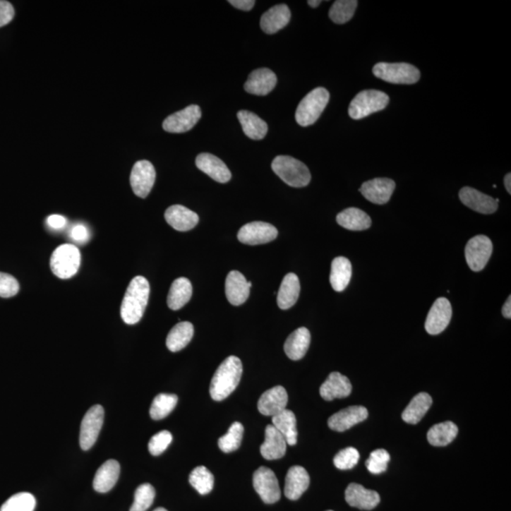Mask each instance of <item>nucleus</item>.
Here are the masks:
<instances>
[{
	"label": "nucleus",
	"mask_w": 511,
	"mask_h": 511,
	"mask_svg": "<svg viewBox=\"0 0 511 511\" xmlns=\"http://www.w3.org/2000/svg\"><path fill=\"white\" fill-rule=\"evenodd\" d=\"M36 505V500L32 494L20 493L10 497L2 505L0 511H33Z\"/></svg>",
	"instance_id": "43"
},
{
	"label": "nucleus",
	"mask_w": 511,
	"mask_h": 511,
	"mask_svg": "<svg viewBox=\"0 0 511 511\" xmlns=\"http://www.w3.org/2000/svg\"><path fill=\"white\" fill-rule=\"evenodd\" d=\"M47 224L51 229L59 230L66 226V219L61 215H51L47 219Z\"/></svg>",
	"instance_id": "51"
},
{
	"label": "nucleus",
	"mask_w": 511,
	"mask_h": 511,
	"mask_svg": "<svg viewBox=\"0 0 511 511\" xmlns=\"http://www.w3.org/2000/svg\"><path fill=\"white\" fill-rule=\"evenodd\" d=\"M165 220L177 232H188L197 226L199 216L184 205H174L166 210Z\"/></svg>",
	"instance_id": "24"
},
{
	"label": "nucleus",
	"mask_w": 511,
	"mask_h": 511,
	"mask_svg": "<svg viewBox=\"0 0 511 511\" xmlns=\"http://www.w3.org/2000/svg\"><path fill=\"white\" fill-rule=\"evenodd\" d=\"M150 284L144 277H134L128 286L122 301L121 316L128 325H135L143 318L148 304Z\"/></svg>",
	"instance_id": "1"
},
{
	"label": "nucleus",
	"mask_w": 511,
	"mask_h": 511,
	"mask_svg": "<svg viewBox=\"0 0 511 511\" xmlns=\"http://www.w3.org/2000/svg\"><path fill=\"white\" fill-rule=\"evenodd\" d=\"M272 425L284 437L288 445L294 446L297 443L296 415L291 410L285 409L272 416Z\"/></svg>",
	"instance_id": "36"
},
{
	"label": "nucleus",
	"mask_w": 511,
	"mask_h": 511,
	"mask_svg": "<svg viewBox=\"0 0 511 511\" xmlns=\"http://www.w3.org/2000/svg\"><path fill=\"white\" fill-rule=\"evenodd\" d=\"M277 229L265 222H252L244 224L238 232V240L241 244L258 246L270 243L277 237Z\"/></svg>",
	"instance_id": "13"
},
{
	"label": "nucleus",
	"mask_w": 511,
	"mask_h": 511,
	"mask_svg": "<svg viewBox=\"0 0 511 511\" xmlns=\"http://www.w3.org/2000/svg\"><path fill=\"white\" fill-rule=\"evenodd\" d=\"M71 237L77 243L85 244L90 240V232L83 224H76L71 229Z\"/></svg>",
	"instance_id": "50"
},
{
	"label": "nucleus",
	"mask_w": 511,
	"mask_h": 511,
	"mask_svg": "<svg viewBox=\"0 0 511 511\" xmlns=\"http://www.w3.org/2000/svg\"><path fill=\"white\" fill-rule=\"evenodd\" d=\"M395 188L396 184L392 179H374L363 183L359 191L369 202L385 205L390 201Z\"/></svg>",
	"instance_id": "15"
},
{
	"label": "nucleus",
	"mask_w": 511,
	"mask_h": 511,
	"mask_svg": "<svg viewBox=\"0 0 511 511\" xmlns=\"http://www.w3.org/2000/svg\"><path fill=\"white\" fill-rule=\"evenodd\" d=\"M433 399L429 394L421 392L416 395L402 413V419L407 423L416 424L421 421L432 407Z\"/></svg>",
	"instance_id": "37"
},
{
	"label": "nucleus",
	"mask_w": 511,
	"mask_h": 511,
	"mask_svg": "<svg viewBox=\"0 0 511 511\" xmlns=\"http://www.w3.org/2000/svg\"><path fill=\"white\" fill-rule=\"evenodd\" d=\"M493 250V243L487 236L479 235L471 238L465 248L467 263L471 270L482 271L490 260Z\"/></svg>",
	"instance_id": "9"
},
{
	"label": "nucleus",
	"mask_w": 511,
	"mask_h": 511,
	"mask_svg": "<svg viewBox=\"0 0 511 511\" xmlns=\"http://www.w3.org/2000/svg\"><path fill=\"white\" fill-rule=\"evenodd\" d=\"M301 294V282L296 274L289 273L283 277L279 293L277 305L282 310H288L296 303Z\"/></svg>",
	"instance_id": "30"
},
{
	"label": "nucleus",
	"mask_w": 511,
	"mask_h": 511,
	"mask_svg": "<svg viewBox=\"0 0 511 511\" xmlns=\"http://www.w3.org/2000/svg\"><path fill=\"white\" fill-rule=\"evenodd\" d=\"M336 221L339 226L352 232H362L371 227V218L363 211L356 208H349L339 213Z\"/></svg>",
	"instance_id": "32"
},
{
	"label": "nucleus",
	"mask_w": 511,
	"mask_h": 511,
	"mask_svg": "<svg viewBox=\"0 0 511 511\" xmlns=\"http://www.w3.org/2000/svg\"><path fill=\"white\" fill-rule=\"evenodd\" d=\"M327 511H332V510H327Z\"/></svg>",
	"instance_id": "57"
},
{
	"label": "nucleus",
	"mask_w": 511,
	"mask_h": 511,
	"mask_svg": "<svg viewBox=\"0 0 511 511\" xmlns=\"http://www.w3.org/2000/svg\"><path fill=\"white\" fill-rule=\"evenodd\" d=\"M330 101L329 91L318 88L311 91L299 102L296 108V121L301 126L307 127L315 124L323 113Z\"/></svg>",
	"instance_id": "4"
},
{
	"label": "nucleus",
	"mask_w": 511,
	"mask_h": 511,
	"mask_svg": "<svg viewBox=\"0 0 511 511\" xmlns=\"http://www.w3.org/2000/svg\"><path fill=\"white\" fill-rule=\"evenodd\" d=\"M345 497L349 505L363 510H373L380 501L379 493L356 483H352L347 488Z\"/></svg>",
	"instance_id": "20"
},
{
	"label": "nucleus",
	"mask_w": 511,
	"mask_h": 511,
	"mask_svg": "<svg viewBox=\"0 0 511 511\" xmlns=\"http://www.w3.org/2000/svg\"><path fill=\"white\" fill-rule=\"evenodd\" d=\"M284 437L270 424L265 429V440L260 446V454L267 460L279 459L284 457L287 450Z\"/></svg>",
	"instance_id": "26"
},
{
	"label": "nucleus",
	"mask_w": 511,
	"mask_h": 511,
	"mask_svg": "<svg viewBox=\"0 0 511 511\" xmlns=\"http://www.w3.org/2000/svg\"><path fill=\"white\" fill-rule=\"evenodd\" d=\"M352 385L349 378L332 372L329 375L320 387V395L325 401H333L335 399L347 398L351 395Z\"/></svg>",
	"instance_id": "22"
},
{
	"label": "nucleus",
	"mask_w": 511,
	"mask_h": 511,
	"mask_svg": "<svg viewBox=\"0 0 511 511\" xmlns=\"http://www.w3.org/2000/svg\"><path fill=\"white\" fill-rule=\"evenodd\" d=\"M154 511H168V510H165V508H163V507H158V508H157V510H155Z\"/></svg>",
	"instance_id": "56"
},
{
	"label": "nucleus",
	"mask_w": 511,
	"mask_h": 511,
	"mask_svg": "<svg viewBox=\"0 0 511 511\" xmlns=\"http://www.w3.org/2000/svg\"><path fill=\"white\" fill-rule=\"evenodd\" d=\"M277 82L276 74L270 69H256L244 83V90L253 95L266 96L274 90Z\"/></svg>",
	"instance_id": "18"
},
{
	"label": "nucleus",
	"mask_w": 511,
	"mask_h": 511,
	"mask_svg": "<svg viewBox=\"0 0 511 511\" xmlns=\"http://www.w3.org/2000/svg\"><path fill=\"white\" fill-rule=\"evenodd\" d=\"M310 485V476L303 467L294 466L289 469L285 479V496L291 501L301 498Z\"/></svg>",
	"instance_id": "23"
},
{
	"label": "nucleus",
	"mask_w": 511,
	"mask_h": 511,
	"mask_svg": "<svg viewBox=\"0 0 511 511\" xmlns=\"http://www.w3.org/2000/svg\"><path fill=\"white\" fill-rule=\"evenodd\" d=\"M253 486L256 493L259 494L265 504H274L279 501L282 491L276 474L271 469L266 467L258 469L253 476Z\"/></svg>",
	"instance_id": "10"
},
{
	"label": "nucleus",
	"mask_w": 511,
	"mask_h": 511,
	"mask_svg": "<svg viewBox=\"0 0 511 511\" xmlns=\"http://www.w3.org/2000/svg\"><path fill=\"white\" fill-rule=\"evenodd\" d=\"M155 491L150 484H143L136 490L134 503L130 511H146L154 503Z\"/></svg>",
	"instance_id": "44"
},
{
	"label": "nucleus",
	"mask_w": 511,
	"mask_h": 511,
	"mask_svg": "<svg viewBox=\"0 0 511 511\" xmlns=\"http://www.w3.org/2000/svg\"><path fill=\"white\" fill-rule=\"evenodd\" d=\"M373 74L385 82L395 85H413L421 78L419 69L407 63H378L374 66Z\"/></svg>",
	"instance_id": "7"
},
{
	"label": "nucleus",
	"mask_w": 511,
	"mask_h": 511,
	"mask_svg": "<svg viewBox=\"0 0 511 511\" xmlns=\"http://www.w3.org/2000/svg\"><path fill=\"white\" fill-rule=\"evenodd\" d=\"M357 5L356 0H337L330 8V18L336 24H345L354 18Z\"/></svg>",
	"instance_id": "40"
},
{
	"label": "nucleus",
	"mask_w": 511,
	"mask_h": 511,
	"mask_svg": "<svg viewBox=\"0 0 511 511\" xmlns=\"http://www.w3.org/2000/svg\"><path fill=\"white\" fill-rule=\"evenodd\" d=\"M179 397L174 394H160L155 397L150 408V416L155 421L166 418L176 407Z\"/></svg>",
	"instance_id": "39"
},
{
	"label": "nucleus",
	"mask_w": 511,
	"mask_h": 511,
	"mask_svg": "<svg viewBox=\"0 0 511 511\" xmlns=\"http://www.w3.org/2000/svg\"><path fill=\"white\" fill-rule=\"evenodd\" d=\"M290 19L291 12L287 5H276L263 13L260 28L267 35H274L287 26Z\"/></svg>",
	"instance_id": "27"
},
{
	"label": "nucleus",
	"mask_w": 511,
	"mask_h": 511,
	"mask_svg": "<svg viewBox=\"0 0 511 511\" xmlns=\"http://www.w3.org/2000/svg\"><path fill=\"white\" fill-rule=\"evenodd\" d=\"M244 426L240 422H234L229 429L226 435L219 438L218 446L222 452H235L240 448L241 440H243Z\"/></svg>",
	"instance_id": "42"
},
{
	"label": "nucleus",
	"mask_w": 511,
	"mask_h": 511,
	"mask_svg": "<svg viewBox=\"0 0 511 511\" xmlns=\"http://www.w3.org/2000/svg\"><path fill=\"white\" fill-rule=\"evenodd\" d=\"M250 294V286L244 275L239 271H232L226 279V296L229 303L240 306L247 301Z\"/></svg>",
	"instance_id": "25"
},
{
	"label": "nucleus",
	"mask_w": 511,
	"mask_h": 511,
	"mask_svg": "<svg viewBox=\"0 0 511 511\" xmlns=\"http://www.w3.org/2000/svg\"><path fill=\"white\" fill-rule=\"evenodd\" d=\"M459 198L466 207L482 215H493L498 208V198L493 199V197L480 193L476 188L470 187L461 188Z\"/></svg>",
	"instance_id": "16"
},
{
	"label": "nucleus",
	"mask_w": 511,
	"mask_h": 511,
	"mask_svg": "<svg viewBox=\"0 0 511 511\" xmlns=\"http://www.w3.org/2000/svg\"><path fill=\"white\" fill-rule=\"evenodd\" d=\"M368 412L363 407H349L333 414L327 421L330 429L344 432L368 419Z\"/></svg>",
	"instance_id": "17"
},
{
	"label": "nucleus",
	"mask_w": 511,
	"mask_h": 511,
	"mask_svg": "<svg viewBox=\"0 0 511 511\" xmlns=\"http://www.w3.org/2000/svg\"><path fill=\"white\" fill-rule=\"evenodd\" d=\"M104 410L102 405H94L83 416L80 424V446L83 451L92 448L104 424Z\"/></svg>",
	"instance_id": "8"
},
{
	"label": "nucleus",
	"mask_w": 511,
	"mask_h": 511,
	"mask_svg": "<svg viewBox=\"0 0 511 511\" xmlns=\"http://www.w3.org/2000/svg\"><path fill=\"white\" fill-rule=\"evenodd\" d=\"M272 169L290 187H306L312 179L309 169L303 162L288 155H279L275 158Z\"/></svg>",
	"instance_id": "3"
},
{
	"label": "nucleus",
	"mask_w": 511,
	"mask_h": 511,
	"mask_svg": "<svg viewBox=\"0 0 511 511\" xmlns=\"http://www.w3.org/2000/svg\"><path fill=\"white\" fill-rule=\"evenodd\" d=\"M196 166L200 171L219 183H227L232 179L229 169L215 155L208 152L200 154L196 158Z\"/></svg>",
	"instance_id": "21"
},
{
	"label": "nucleus",
	"mask_w": 511,
	"mask_h": 511,
	"mask_svg": "<svg viewBox=\"0 0 511 511\" xmlns=\"http://www.w3.org/2000/svg\"><path fill=\"white\" fill-rule=\"evenodd\" d=\"M243 374V363L236 356L227 357L213 375L210 393L215 401L227 399L237 388Z\"/></svg>",
	"instance_id": "2"
},
{
	"label": "nucleus",
	"mask_w": 511,
	"mask_h": 511,
	"mask_svg": "<svg viewBox=\"0 0 511 511\" xmlns=\"http://www.w3.org/2000/svg\"><path fill=\"white\" fill-rule=\"evenodd\" d=\"M390 461V455L387 451L378 449L369 455L368 459L366 461V466L371 474H380L387 471Z\"/></svg>",
	"instance_id": "45"
},
{
	"label": "nucleus",
	"mask_w": 511,
	"mask_h": 511,
	"mask_svg": "<svg viewBox=\"0 0 511 511\" xmlns=\"http://www.w3.org/2000/svg\"><path fill=\"white\" fill-rule=\"evenodd\" d=\"M502 313H503V315H504L505 318H507V319L511 318V296H508L507 301H505L504 306H503V308H502Z\"/></svg>",
	"instance_id": "53"
},
{
	"label": "nucleus",
	"mask_w": 511,
	"mask_h": 511,
	"mask_svg": "<svg viewBox=\"0 0 511 511\" xmlns=\"http://www.w3.org/2000/svg\"><path fill=\"white\" fill-rule=\"evenodd\" d=\"M19 283L18 280L9 274L0 272V297L9 299L15 296L19 291Z\"/></svg>",
	"instance_id": "48"
},
{
	"label": "nucleus",
	"mask_w": 511,
	"mask_h": 511,
	"mask_svg": "<svg viewBox=\"0 0 511 511\" xmlns=\"http://www.w3.org/2000/svg\"><path fill=\"white\" fill-rule=\"evenodd\" d=\"M452 315V305L445 297L435 301L425 321V330L429 335H437L448 327Z\"/></svg>",
	"instance_id": "14"
},
{
	"label": "nucleus",
	"mask_w": 511,
	"mask_h": 511,
	"mask_svg": "<svg viewBox=\"0 0 511 511\" xmlns=\"http://www.w3.org/2000/svg\"><path fill=\"white\" fill-rule=\"evenodd\" d=\"M287 404V391L277 385L263 394L258 402V409L263 416H274L285 410Z\"/></svg>",
	"instance_id": "19"
},
{
	"label": "nucleus",
	"mask_w": 511,
	"mask_h": 511,
	"mask_svg": "<svg viewBox=\"0 0 511 511\" xmlns=\"http://www.w3.org/2000/svg\"><path fill=\"white\" fill-rule=\"evenodd\" d=\"M390 104V97L380 90H363L352 100L349 115L354 119H362L371 114L385 109Z\"/></svg>",
	"instance_id": "5"
},
{
	"label": "nucleus",
	"mask_w": 511,
	"mask_h": 511,
	"mask_svg": "<svg viewBox=\"0 0 511 511\" xmlns=\"http://www.w3.org/2000/svg\"><path fill=\"white\" fill-rule=\"evenodd\" d=\"M173 441V435L167 430L155 434L149 441V452L152 455H160L165 452L169 444Z\"/></svg>",
	"instance_id": "47"
},
{
	"label": "nucleus",
	"mask_w": 511,
	"mask_h": 511,
	"mask_svg": "<svg viewBox=\"0 0 511 511\" xmlns=\"http://www.w3.org/2000/svg\"><path fill=\"white\" fill-rule=\"evenodd\" d=\"M155 177L157 174L151 162L147 160L138 161L133 167L130 176V183L136 196L146 198L154 187Z\"/></svg>",
	"instance_id": "11"
},
{
	"label": "nucleus",
	"mask_w": 511,
	"mask_h": 511,
	"mask_svg": "<svg viewBox=\"0 0 511 511\" xmlns=\"http://www.w3.org/2000/svg\"><path fill=\"white\" fill-rule=\"evenodd\" d=\"M458 428L452 421L434 425L427 434V440L433 446L443 447L452 443L457 438Z\"/></svg>",
	"instance_id": "38"
},
{
	"label": "nucleus",
	"mask_w": 511,
	"mask_h": 511,
	"mask_svg": "<svg viewBox=\"0 0 511 511\" xmlns=\"http://www.w3.org/2000/svg\"><path fill=\"white\" fill-rule=\"evenodd\" d=\"M320 4L321 1H319V0H310V1H308V4L312 8L318 7Z\"/></svg>",
	"instance_id": "55"
},
{
	"label": "nucleus",
	"mask_w": 511,
	"mask_h": 511,
	"mask_svg": "<svg viewBox=\"0 0 511 511\" xmlns=\"http://www.w3.org/2000/svg\"><path fill=\"white\" fill-rule=\"evenodd\" d=\"M505 190H507L508 193H511V174H507V176H505Z\"/></svg>",
	"instance_id": "54"
},
{
	"label": "nucleus",
	"mask_w": 511,
	"mask_h": 511,
	"mask_svg": "<svg viewBox=\"0 0 511 511\" xmlns=\"http://www.w3.org/2000/svg\"><path fill=\"white\" fill-rule=\"evenodd\" d=\"M121 473V466L118 461L110 459L102 464L93 480L94 490L100 493L110 491L116 485Z\"/></svg>",
	"instance_id": "28"
},
{
	"label": "nucleus",
	"mask_w": 511,
	"mask_h": 511,
	"mask_svg": "<svg viewBox=\"0 0 511 511\" xmlns=\"http://www.w3.org/2000/svg\"><path fill=\"white\" fill-rule=\"evenodd\" d=\"M191 485L202 495L208 494L213 490L215 476L204 466L196 467L190 474Z\"/></svg>",
	"instance_id": "41"
},
{
	"label": "nucleus",
	"mask_w": 511,
	"mask_h": 511,
	"mask_svg": "<svg viewBox=\"0 0 511 511\" xmlns=\"http://www.w3.org/2000/svg\"><path fill=\"white\" fill-rule=\"evenodd\" d=\"M15 16L13 6L6 0H0V28L6 26Z\"/></svg>",
	"instance_id": "49"
},
{
	"label": "nucleus",
	"mask_w": 511,
	"mask_h": 511,
	"mask_svg": "<svg viewBox=\"0 0 511 511\" xmlns=\"http://www.w3.org/2000/svg\"><path fill=\"white\" fill-rule=\"evenodd\" d=\"M360 454L354 447L342 450L333 458V463L339 470H351L359 462Z\"/></svg>",
	"instance_id": "46"
},
{
	"label": "nucleus",
	"mask_w": 511,
	"mask_h": 511,
	"mask_svg": "<svg viewBox=\"0 0 511 511\" xmlns=\"http://www.w3.org/2000/svg\"><path fill=\"white\" fill-rule=\"evenodd\" d=\"M193 296V285L186 277L174 280L169 289L167 303L169 309L177 311L184 307Z\"/></svg>",
	"instance_id": "33"
},
{
	"label": "nucleus",
	"mask_w": 511,
	"mask_h": 511,
	"mask_svg": "<svg viewBox=\"0 0 511 511\" xmlns=\"http://www.w3.org/2000/svg\"><path fill=\"white\" fill-rule=\"evenodd\" d=\"M80 265V252L73 244H62L52 253V271L59 279H68L74 277L79 270Z\"/></svg>",
	"instance_id": "6"
},
{
	"label": "nucleus",
	"mask_w": 511,
	"mask_h": 511,
	"mask_svg": "<svg viewBox=\"0 0 511 511\" xmlns=\"http://www.w3.org/2000/svg\"><path fill=\"white\" fill-rule=\"evenodd\" d=\"M352 274L351 263L345 257H337L332 260L330 282L333 290L343 291L348 287Z\"/></svg>",
	"instance_id": "34"
},
{
	"label": "nucleus",
	"mask_w": 511,
	"mask_h": 511,
	"mask_svg": "<svg viewBox=\"0 0 511 511\" xmlns=\"http://www.w3.org/2000/svg\"><path fill=\"white\" fill-rule=\"evenodd\" d=\"M201 116V108L198 105L191 104L190 107L169 116L163 121V129L168 133L181 134V133H186L193 129Z\"/></svg>",
	"instance_id": "12"
},
{
	"label": "nucleus",
	"mask_w": 511,
	"mask_h": 511,
	"mask_svg": "<svg viewBox=\"0 0 511 511\" xmlns=\"http://www.w3.org/2000/svg\"><path fill=\"white\" fill-rule=\"evenodd\" d=\"M229 4L239 10L248 12L254 7L256 2L254 0H229Z\"/></svg>",
	"instance_id": "52"
},
{
	"label": "nucleus",
	"mask_w": 511,
	"mask_h": 511,
	"mask_svg": "<svg viewBox=\"0 0 511 511\" xmlns=\"http://www.w3.org/2000/svg\"><path fill=\"white\" fill-rule=\"evenodd\" d=\"M238 119L244 133L253 140H260L268 132V125L259 116L247 110L239 111Z\"/></svg>",
	"instance_id": "31"
},
{
	"label": "nucleus",
	"mask_w": 511,
	"mask_h": 511,
	"mask_svg": "<svg viewBox=\"0 0 511 511\" xmlns=\"http://www.w3.org/2000/svg\"><path fill=\"white\" fill-rule=\"evenodd\" d=\"M194 327L191 322H180L169 330L166 345L169 351L177 352L186 348L193 337Z\"/></svg>",
	"instance_id": "35"
},
{
	"label": "nucleus",
	"mask_w": 511,
	"mask_h": 511,
	"mask_svg": "<svg viewBox=\"0 0 511 511\" xmlns=\"http://www.w3.org/2000/svg\"><path fill=\"white\" fill-rule=\"evenodd\" d=\"M311 344V333L302 327L291 332L284 344V351L291 360L299 361L307 354Z\"/></svg>",
	"instance_id": "29"
}]
</instances>
